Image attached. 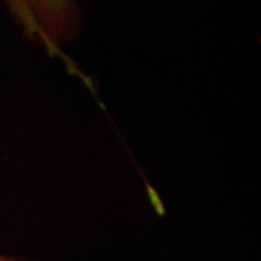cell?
Wrapping results in <instances>:
<instances>
[{
    "label": "cell",
    "mask_w": 261,
    "mask_h": 261,
    "mask_svg": "<svg viewBox=\"0 0 261 261\" xmlns=\"http://www.w3.org/2000/svg\"><path fill=\"white\" fill-rule=\"evenodd\" d=\"M39 39L51 49L74 41L82 28V10L77 0H25Z\"/></svg>",
    "instance_id": "1"
},
{
    "label": "cell",
    "mask_w": 261,
    "mask_h": 261,
    "mask_svg": "<svg viewBox=\"0 0 261 261\" xmlns=\"http://www.w3.org/2000/svg\"><path fill=\"white\" fill-rule=\"evenodd\" d=\"M8 3H9V8L12 10V13L23 25V28L27 29V32H29L31 35H34V37L37 38V27H35V23L32 22V19L29 16L27 5H25V0H8Z\"/></svg>",
    "instance_id": "2"
},
{
    "label": "cell",
    "mask_w": 261,
    "mask_h": 261,
    "mask_svg": "<svg viewBox=\"0 0 261 261\" xmlns=\"http://www.w3.org/2000/svg\"><path fill=\"white\" fill-rule=\"evenodd\" d=\"M0 261H35V260L18 258V257H15V255H0Z\"/></svg>",
    "instance_id": "3"
}]
</instances>
